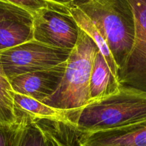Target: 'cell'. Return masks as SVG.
I'll return each instance as SVG.
<instances>
[{"label":"cell","instance_id":"6da1fadb","mask_svg":"<svg viewBox=\"0 0 146 146\" xmlns=\"http://www.w3.org/2000/svg\"><path fill=\"white\" fill-rule=\"evenodd\" d=\"M82 133L106 131L146 119V91L121 86L115 94L93 101L68 115Z\"/></svg>","mask_w":146,"mask_h":146},{"label":"cell","instance_id":"7a4b0ae2","mask_svg":"<svg viewBox=\"0 0 146 146\" xmlns=\"http://www.w3.org/2000/svg\"><path fill=\"white\" fill-rule=\"evenodd\" d=\"M70 4L81 10L98 27L121 71L135 38L133 13L128 0H73Z\"/></svg>","mask_w":146,"mask_h":146},{"label":"cell","instance_id":"3957f363","mask_svg":"<svg viewBox=\"0 0 146 146\" xmlns=\"http://www.w3.org/2000/svg\"><path fill=\"white\" fill-rule=\"evenodd\" d=\"M98 51L94 40L80 29L78 41L66 61L64 78L56 92L43 103L70 113L89 104L90 80Z\"/></svg>","mask_w":146,"mask_h":146},{"label":"cell","instance_id":"277c9868","mask_svg":"<svg viewBox=\"0 0 146 146\" xmlns=\"http://www.w3.org/2000/svg\"><path fill=\"white\" fill-rule=\"evenodd\" d=\"M71 49L51 46L33 39L0 51V64L8 79L54 67L67 61Z\"/></svg>","mask_w":146,"mask_h":146},{"label":"cell","instance_id":"5b68a950","mask_svg":"<svg viewBox=\"0 0 146 146\" xmlns=\"http://www.w3.org/2000/svg\"><path fill=\"white\" fill-rule=\"evenodd\" d=\"M80 28L68 7L50 3L34 15V39L51 46L72 49Z\"/></svg>","mask_w":146,"mask_h":146},{"label":"cell","instance_id":"8992f818","mask_svg":"<svg viewBox=\"0 0 146 146\" xmlns=\"http://www.w3.org/2000/svg\"><path fill=\"white\" fill-rule=\"evenodd\" d=\"M17 146H78L81 133L75 125L52 119L22 115Z\"/></svg>","mask_w":146,"mask_h":146},{"label":"cell","instance_id":"52a82bcc","mask_svg":"<svg viewBox=\"0 0 146 146\" xmlns=\"http://www.w3.org/2000/svg\"><path fill=\"white\" fill-rule=\"evenodd\" d=\"M135 21V38L125 65L118 72L123 86L146 91V0H128Z\"/></svg>","mask_w":146,"mask_h":146},{"label":"cell","instance_id":"ba28073f","mask_svg":"<svg viewBox=\"0 0 146 146\" xmlns=\"http://www.w3.org/2000/svg\"><path fill=\"white\" fill-rule=\"evenodd\" d=\"M33 39V14L24 9L0 0V51Z\"/></svg>","mask_w":146,"mask_h":146},{"label":"cell","instance_id":"9c48e42d","mask_svg":"<svg viewBox=\"0 0 146 146\" xmlns=\"http://www.w3.org/2000/svg\"><path fill=\"white\" fill-rule=\"evenodd\" d=\"M67 61L54 67L27 73L10 80L13 91L43 102L51 96L59 86Z\"/></svg>","mask_w":146,"mask_h":146},{"label":"cell","instance_id":"30bf717a","mask_svg":"<svg viewBox=\"0 0 146 146\" xmlns=\"http://www.w3.org/2000/svg\"><path fill=\"white\" fill-rule=\"evenodd\" d=\"M78 146H146V119L106 131L82 133Z\"/></svg>","mask_w":146,"mask_h":146},{"label":"cell","instance_id":"8fae6325","mask_svg":"<svg viewBox=\"0 0 146 146\" xmlns=\"http://www.w3.org/2000/svg\"><path fill=\"white\" fill-rule=\"evenodd\" d=\"M121 86L104 56L98 50L94 59L90 80L91 103L115 94Z\"/></svg>","mask_w":146,"mask_h":146},{"label":"cell","instance_id":"7c38bea8","mask_svg":"<svg viewBox=\"0 0 146 146\" xmlns=\"http://www.w3.org/2000/svg\"><path fill=\"white\" fill-rule=\"evenodd\" d=\"M14 103L17 118L22 115L41 119H52L71 123L68 118L69 111L58 109L27 96L14 91ZM18 120V119H17Z\"/></svg>","mask_w":146,"mask_h":146},{"label":"cell","instance_id":"4fadbf2b","mask_svg":"<svg viewBox=\"0 0 146 146\" xmlns=\"http://www.w3.org/2000/svg\"><path fill=\"white\" fill-rule=\"evenodd\" d=\"M68 9L72 17L75 19L76 22L78 24V27L81 29H82L84 32L86 33L96 44L98 50L104 56V58L106 61L108 65L109 66L113 74L118 80L119 68L115 64V61L114 60L113 56L112 53L110 50L109 46H108V43H107L106 40L102 34V33L100 31V30L96 26V24L81 10H79L74 6L71 5V4L68 6Z\"/></svg>","mask_w":146,"mask_h":146},{"label":"cell","instance_id":"5bb4252c","mask_svg":"<svg viewBox=\"0 0 146 146\" xmlns=\"http://www.w3.org/2000/svg\"><path fill=\"white\" fill-rule=\"evenodd\" d=\"M17 123L14 91L0 64V124L13 125Z\"/></svg>","mask_w":146,"mask_h":146},{"label":"cell","instance_id":"9a60e30c","mask_svg":"<svg viewBox=\"0 0 146 146\" xmlns=\"http://www.w3.org/2000/svg\"><path fill=\"white\" fill-rule=\"evenodd\" d=\"M21 128V122L13 125L0 124V146H17Z\"/></svg>","mask_w":146,"mask_h":146},{"label":"cell","instance_id":"2e32d148","mask_svg":"<svg viewBox=\"0 0 146 146\" xmlns=\"http://www.w3.org/2000/svg\"><path fill=\"white\" fill-rule=\"evenodd\" d=\"M1 1L9 2L24 9L31 13L33 16L43 9L48 7L50 3H51L46 0H1Z\"/></svg>","mask_w":146,"mask_h":146},{"label":"cell","instance_id":"e0dca14e","mask_svg":"<svg viewBox=\"0 0 146 146\" xmlns=\"http://www.w3.org/2000/svg\"><path fill=\"white\" fill-rule=\"evenodd\" d=\"M46 1L51 3H54V4H61V5H64L68 7L72 2L73 0H46Z\"/></svg>","mask_w":146,"mask_h":146}]
</instances>
